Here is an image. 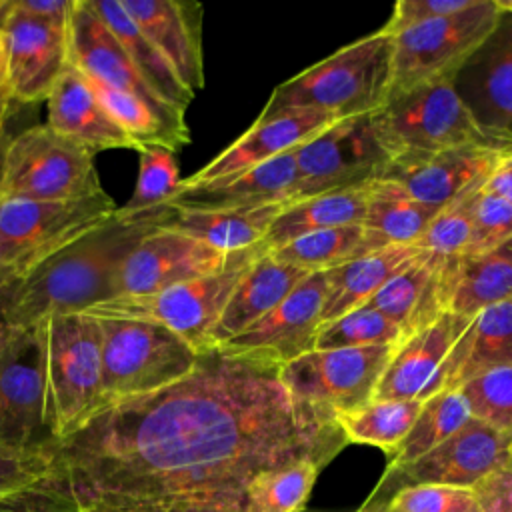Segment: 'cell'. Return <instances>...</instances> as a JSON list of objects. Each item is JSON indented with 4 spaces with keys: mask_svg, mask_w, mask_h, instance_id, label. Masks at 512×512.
Returning <instances> with one entry per match:
<instances>
[{
    "mask_svg": "<svg viewBox=\"0 0 512 512\" xmlns=\"http://www.w3.org/2000/svg\"><path fill=\"white\" fill-rule=\"evenodd\" d=\"M512 436L470 418L458 432L424 456L402 464L386 466L380 482L356 512H380L402 488L436 484L474 488L508 462Z\"/></svg>",
    "mask_w": 512,
    "mask_h": 512,
    "instance_id": "11",
    "label": "cell"
},
{
    "mask_svg": "<svg viewBox=\"0 0 512 512\" xmlns=\"http://www.w3.org/2000/svg\"><path fill=\"white\" fill-rule=\"evenodd\" d=\"M52 466L48 448H4L0 446V496L42 480Z\"/></svg>",
    "mask_w": 512,
    "mask_h": 512,
    "instance_id": "44",
    "label": "cell"
},
{
    "mask_svg": "<svg viewBox=\"0 0 512 512\" xmlns=\"http://www.w3.org/2000/svg\"><path fill=\"white\" fill-rule=\"evenodd\" d=\"M470 418V408L460 390H440L428 396L422 402L412 428L388 456L386 466H402L424 456L458 432Z\"/></svg>",
    "mask_w": 512,
    "mask_h": 512,
    "instance_id": "36",
    "label": "cell"
},
{
    "mask_svg": "<svg viewBox=\"0 0 512 512\" xmlns=\"http://www.w3.org/2000/svg\"><path fill=\"white\" fill-rule=\"evenodd\" d=\"M480 512H512V472L502 468L474 486Z\"/></svg>",
    "mask_w": 512,
    "mask_h": 512,
    "instance_id": "47",
    "label": "cell"
},
{
    "mask_svg": "<svg viewBox=\"0 0 512 512\" xmlns=\"http://www.w3.org/2000/svg\"><path fill=\"white\" fill-rule=\"evenodd\" d=\"M68 26L70 22L54 24L20 14L10 2L0 30L6 46V88L14 104L48 98L68 66Z\"/></svg>",
    "mask_w": 512,
    "mask_h": 512,
    "instance_id": "16",
    "label": "cell"
},
{
    "mask_svg": "<svg viewBox=\"0 0 512 512\" xmlns=\"http://www.w3.org/2000/svg\"><path fill=\"white\" fill-rule=\"evenodd\" d=\"M0 512H58L48 484L38 480L26 488L0 496Z\"/></svg>",
    "mask_w": 512,
    "mask_h": 512,
    "instance_id": "46",
    "label": "cell"
},
{
    "mask_svg": "<svg viewBox=\"0 0 512 512\" xmlns=\"http://www.w3.org/2000/svg\"><path fill=\"white\" fill-rule=\"evenodd\" d=\"M504 468L512 472V446H510V452H508V462H506V466H504Z\"/></svg>",
    "mask_w": 512,
    "mask_h": 512,
    "instance_id": "57",
    "label": "cell"
},
{
    "mask_svg": "<svg viewBox=\"0 0 512 512\" xmlns=\"http://www.w3.org/2000/svg\"><path fill=\"white\" fill-rule=\"evenodd\" d=\"M390 52L392 36L378 28L278 84L258 118L290 110H318L338 118L374 112L386 98Z\"/></svg>",
    "mask_w": 512,
    "mask_h": 512,
    "instance_id": "3",
    "label": "cell"
},
{
    "mask_svg": "<svg viewBox=\"0 0 512 512\" xmlns=\"http://www.w3.org/2000/svg\"><path fill=\"white\" fill-rule=\"evenodd\" d=\"M472 2L474 0H398L382 30L392 36L400 30L428 22L432 18H442L460 12L468 8Z\"/></svg>",
    "mask_w": 512,
    "mask_h": 512,
    "instance_id": "45",
    "label": "cell"
},
{
    "mask_svg": "<svg viewBox=\"0 0 512 512\" xmlns=\"http://www.w3.org/2000/svg\"><path fill=\"white\" fill-rule=\"evenodd\" d=\"M400 342V328L368 304L354 308L334 320L322 322L314 334V350L358 348L374 344L398 346Z\"/></svg>",
    "mask_w": 512,
    "mask_h": 512,
    "instance_id": "39",
    "label": "cell"
},
{
    "mask_svg": "<svg viewBox=\"0 0 512 512\" xmlns=\"http://www.w3.org/2000/svg\"><path fill=\"white\" fill-rule=\"evenodd\" d=\"M230 254L184 232L156 226L120 262L112 278V296L152 294L216 272L228 262Z\"/></svg>",
    "mask_w": 512,
    "mask_h": 512,
    "instance_id": "15",
    "label": "cell"
},
{
    "mask_svg": "<svg viewBox=\"0 0 512 512\" xmlns=\"http://www.w3.org/2000/svg\"><path fill=\"white\" fill-rule=\"evenodd\" d=\"M512 366V298L476 312L438 370L436 390H458L468 380Z\"/></svg>",
    "mask_w": 512,
    "mask_h": 512,
    "instance_id": "25",
    "label": "cell"
},
{
    "mask_svg": "<svg viewBox=\"0 0 512 512\" xmlns=\"http://www.w3.org/2000/svg\"><path fill=\"white\" fill-rule=\"evenodd\" d=\"M96 16L114 34L122 50L132 60L138 74L144 78L152 94L170 110L184 114L194 94L184 88L168 62L140 32L136 22L128 16L120 0H88Z\"/></svg>",
    "mask_w": 512,
    "mask_h": 512,
    "instance_id": "31",
    "label": "cell"
},
{
    "mask_svg": "<svg viewBox=\"0 0 512 512\" xmlns=\"http://www.w3.org/2000/svg\"><path fill=\"white\" fill-rule=\"evenodd\" d=\"M186 90L204 86L202 6L184 0H120Z\"/></svg>",
    "mask_w": 512,
    "mask_h": 512,
    "instance_id": "21",
    "label": "cell"
},
{
    "mask_svg": "<svg viewBox=\"0 0 512 512\" xmlns=\"http://www.w3.org/2000/svg\"><path fill=\"white\" fill-rule=\"evenodd\" d=\"M424 400H370L368 404L336 414L348 444H370L388 456L412 428Z\"/></svg>",
    "mask_w": 512,
    "mask_h": 512,
    "instance_id": "35",
    "label": "cell"
},
{
    "mask_svg": "<svg viewBox=\"0 0 512 512\" xmlns=\"http://www.w3.org/2000/svg\"><path fill=\"white\" fill-rule=\"evenodd\" d=\"M282 364L226 346L158 392L106 406L52 444L58 512H242L252 478L348 444L336 414L292 396Z\"/></svg>",
    "mask_w": 512,
    "mask_h": 512,
    "instance_id": "1",
    "label": "cell"
},
{
    "mask_svg": "<svg viewBox=\"0 0 512 512\" xmlns=\"http://www.w3.org/2000/svg\"><path fill=\"white\" fill-rule=\"evenodd\" d=\"M138 178L132 196L116 208L118 220H136L152 214L174 198L182 182L176 152L160 146L138 150Z\"/></svg>",
    "mask_w": 512,
    "mask_h": 512,
    "instance_id": "38",
    "label": "cell"
},
{
    "mask_svg": "<svg viewBox=\"0 0 512 512\" xmlns=\"http://www.w3.org/2000/svg\"><path fill=\"white\" fill-rule=\"evenodd\" d=\"M284 206L270 204L252 210H186L168 206V216L160 226L184 232L216 250L236 252L262 242Z\"/></svg>",
    "mask_w": 512,
    "mask_h": 512,
    "instance_id": "32",
    "label": "cell"
},
{
    "mask_svg": "<svg viewBox=\"0 0 512 512\" xmlns=\"http://www.w3.org/2000/svg\"><path fill=\"white\" fill-rule=\"evenodd\" d=\"M12 106H14V100L10 98L8 90H2L0 92V134L6 130V122L12 114Z\"/></svg>",
    "mask_w": 512,
    "mask_h": 512,
    "instance_id": "51",
    "label": "cell"
},
{
    "mask_svg": "<svg viewBox=\"0 0 512 512\" xmlns=\"http://www.w3.org/2000/svg\"><path fill=\"white\" fill-rule=\"evenodd\" d=\"M116 208L106 192L60 202L0 198V288L26 280L48 258L110 220Z\"/></svg>",
    "mask_w": 512,
    "mask_h": 512,
    "instance_id": "8",
    "label": "cell"
},
{
    "mask_svg": "<svg viewBox=\"0 0 512 512\" xmlns=\"http://www.w3.org/2000/svg\"><path fill=\"white\" fill-rule=\"evenodd\" d=\"M8 82V68H6V46H4V36L0 30V92L8 90L6 88Z\"/></svg>",
    "mask_w": 512,
    "mask_h": 512,
    "instance_id": "52",
    "label": "cell"
},
{
    "mask_svg": "<svg viewBox=\"0 0 512 512\" xmlns=\"http://www.w3.org/2000/svg\"><path fill=\"white\" fill-rule=\"evenodd\" d=\"M372 122L390 158L468 144L502 148L498 134L478 122L452 80L426 84L386 100L372 112Z\"/></svg>",
    "mask_w": 512,
    "mask_h": 512,
    "instance_id": "9",
    "label": "cell"
},
{
    "mask_svg": "<svg viewBox=\"0 0 512 512\" xmlns=\"http://www.w3.org/2000/svg\"><path fill=\"white\" fill-rule=\"evenodd\" d=\"M498 136H500V138H506V140H512V130H510V132H500Z\"/></svg>",
    "mask_w": 512,
    "mask_h": 512,
    "instance_id": "58",
    "label": "cell"
},
{
    "mask_svg": "<svg viewBox=\"0 0 512 512\" xmlns=\"http://www.w3.org/2000/svg\"><path fill=\"white\" fill-rule=\"evenodd\" d=\"M46 418L54 442L76 432L100 406V324L80 312L38 326Z\"/></svg>",
    "mask_w": 512,
    "mask_h": 512,
    "instance_id": "4",
    "label": "cell"
},
{
    "mask_svg": "<svg viewBox=\"0 0 512 512\" xmlns=\"http://www.w3.org/2000/svg\"><path fill=\"white\" fill-rule=\"evenodd\" d=\"M8 140H10V136H8V132L4 130V132L0 134V170H2V158H4V150H6Z\"/></svg>",
    "mask_w": 512,
    "mask_h": 512,
    "instance_id": "54",
    "label": "cell"
},
{
    "mask_svg": "<svg viewBox=\"0 0 512 512\" xmlns=\"http://www.w3.org/2000/svg\"><path fill=\"white\" fill-rule=\"evenodd\" d=\"M98 324L102 362L98 410L168 388L186 378L198 362L200 350L160 324L138 320H98Z\"/></svg>",
    "mask_w": 512,
    "mask_h": 512,
    "instance_id": "6",
    "label": "cell"
},
{
    "mask_svg": "<svg viewBox=\"0 0 512 512\" xmlns=\"http://www.w3.org/2000/svg\"><path fill=\"white\" fill-rule=\"evenodd\" d=\"M12 8L30 18L54 24H68L74 0H12Z\"/></svg>",
    "mask_w": 512,
    "mask_h": 512,
    "instance_id": "48",
    "label": "cell"
},
{
    "mask_svg": "<svg viewBox=\"0 0 512 512\" xmlns=\"http://www.w3.org/2000/svg\"><path fill=\"white\" fill-rule=\"evenodd\" d=\"M168 206L136 220L112 216L62 248L26 280L6 290L12 330H30L58 314L84 312L112 296V278L134 244L168 216Z\"/></svg>",
    "mask_w": 512,
    "mask_h": 512,
    "instance_id": "2",
    "label": "cell"
},
{
    "mask_svg": "<svg viewBox=\"0 0 512 512\" xmlns=\"http://www.w3.org/2000/svg\"><path fill=\"white\" fill-rule=\"evenodd\" d=\"M484 190L512 204V150H506L500 156L484 182Z\"/></svg>",
    "mask_w": 512,
    "mask_h": 512,
    "instance_id": "49",
    "label": "cell"
},
{
    "mask_svg": "<svg viewBox=\"0 0 512 512\" xmlns=\"http://www.w3.org/2000/svg\"><path fill=\"white\" fill-rule=\"evenodd\" d=\"M336 120L340 118L318 110H290L264 120L256 118V122L226 150L192 176L182 178L180 186H202L246 172L280 154L300 148Z\"/></svg>",
    "mask_w": 512,
    "mask_h": 512,
    "instance_id": "19",
    "label": "cell"
},
{
    "mask_svg": "<svg viewBox=\"0 0 512 512\" xmlns=\"http://www.w3.org/2000/svg\"><path fill=\"white\" fill-rule=\"evenodd\" d=\"M444 260L438 254L422 250L366 302L400 328L402 340L444 312L440 290Z\"/></svg>",
    "mask_w": 512,
    "mask_h": 512,
    "instance_id": "27",
    "label": "cell"
},
{
    "mask_svg": "<svg viewBox=\"0 0 512 512\" xmlns=\"http://www.w3.org/2000/svg\"><path fill=\"white\" fill-rule=\"evenodd\" d=\"M470 318L444 310L434 322L404 338L392 352L374 400H426L436 394L438 370Z\"/></svg>",
    "mask_w": 512,
    "mask_h": 512,
    "instance_id": "20",
    "label": "cell"
},
{
    "mask_svg": "<svg viewBox=\"0 0 512 512\" xmlns=\"http://www.w3.org/2000/svg\"><path fill=\"white\" fill-rule=\"evenodd\" d=\"M498 22L500 10L494 0H474L460 12L392 34L384 102L426 84L454 82Z\"/></svg>",
    "mask_w": 512,
    "mask_h": 512,
    "instance_id": "7",
    "label": "cell"
},
{
    "mask_svg": "<svg viewBox=\"0 0 512 512\" xmlns=\"http://www.w3.org/2000/svg\"><path fill=\"white\" fill-rule=\"evenodd\" d=\"M366 198L368 182L294 200L276 214L266 236L262 238V246L270 252L310 232L362 224L366 214Z\"/></svg>",
    "mask_w": 512,
    "mask_h": 512,
    "instance_id": "30",
    "label": "cell"
},
{
    "mask_svg": "<svg viewBox=\"0 0 512 512\" xmlns=\"http://www.w3.org/2000/svg\"><path fill=\"white\" fill-rule=\"evenodd\" d=\"M48 120L46 126L56 134L84 146L92 154L102 150H136L130 140L108 116L86 78L74 68L66 66L46 98Z\"/></svg>",
    "mask_w": 512,
    "mask_h": 512,
    "instance_id": "24",
    "label": "cell"
},
{
    "mask_svg": "<svg viewBox=\"0 0 512 512\" xmlns=\"http://www.w3.org/2000/svg\"><path fill=\"white\" fill-rule=\"evenodd\" d=\"M420 252L422 250L418 246L390 244L368 256L326 270V296L320 312V324L364 306L406 262Z\"/></svg>",
    "mask_w": 512,
    "mask_h": 512,
    "instance_id": "29",
    "label": "cell"
},
{
    "mask_svg": "<svg viewBox=\"0 0 512 512\" xmlns=\"http://www.w3.org/2000/svg\"><path fill=\"white\" fill-rule=\"evenodd\" d=\"M468 78L458 90L478 122L494 132L512 130V14H500L492 36L456 78Z\"/></svg>",
    "mask_w": 512,
    "mask_h": 512,
    "instance_id": "23",
    "label": "cell"
},
{
    "mask_svg": "<svg viewBox=\"0 0 512 512\" xmlns=\"http://www.w3.org/2000/svg\"><path fill=\"white\" fill-rule=\"evenodd\" d=\"M10 2H12V0H0V26H2V22H4V16H6L8 8H10Z\"/></svg>",
    "mask_w": 512,
    "mask_h": 512,
    "instance_id": "55",
    "label": "cell"
},
{
    "mask_svg": "<svg viewBox=\"0 0 512 512\" xmlns=\"http://www.w3.org/2000/svg\"><path fill=\"white\" fill-rule=\"evenodd\" d=\"M104 192L94 154L46 124L10 136L0 170L2 200L60 202Z\"/></svg>",
    "mask_w": 512,
    "mask_h": 512,
    "instance_id": "10",
    "label": "cell"
},
{
    "mask_svg": "<svg viewBox=\"0 0 512 512\" xmlns=\"http://www.w3.org/2000/svg\"><path fill=\"white\" fill-rule=\"evenodd\" d=\"M12 334H14V330L10 328V324L6 320V290L0 288V356L6 350Z\"/></svg>",
    "mask_w": 512,
    "mask_h": 512,
    "instance_id": "50",
    "label": "cell"
},
{
    "mask_svg": "<svg viewBox=\"0 0 512 512\" xmlns=\"http://www.w3.org/2000/svg\"><path fill=\"white\" fill-rule=\"evenodd\" d=\"M268 252L262 242L236 250L228 262L210 274L174 284L152 294H124L102 300L80 314L96 320H138L160 324L196 350L210 346V334L220 320L236 284L254 258Z\"/></svg>",
    "mask_w": 512,
    "mask_h": 512,
    "instance_id": "5",
    "label": "cell"
},
{
    "mask_svg": "<svg viewBox=\"0 0 512 512\" xmlns=\"http://www.w3.org/2000/svg\"><path fill=\"white\" fill-rule=\"evenodd\" d=\"M472 418L512 436V366L488 370L458 388Z\"/></svg>",
    "mask_w": 512,
    "mask_h": 512,
    "instance_id": "41",
    "label": "cell"
},
{
    "mask_svg": "<svg viewBox=\"0 0 512 512\" xmlns=\"http://www.w3.org/2000/svg\"><path fill=\"white\" fill-rule=\"evenodd\" d=\"M294 158L298 168L294 200L366 184L392 160L374 130L372 112L332 122L296 148Z\"/></svg>",
    "mask_w": 512,
    "mask_h": 512,
    "instance_id": "12",
    "label": "cell"
},
{
    "mask_svg": "<svg viewBox=\"0 0 512 512\" xmlns=\"http://www.w3.org/2000/svg\"><path fill=\"white\" fill-rule=\"evenodd\" d=\"M396 346L310 350L280 368L286 390L334 414L360 408L374 400L376 384Z\"/></svg>",
    "mask_w": 512,
    "mask_h": 512,
    "instance_id": "13",
    "label": "cell"
},
{
    "mask_svg": "<svg viewBox=\"0 0 512 512\" xmlns=\"http://www.w3.org/2000/svg\"><path fill=\"white\" fill-rule=\"evenodd\" d=\"M484 182L486 180L472 184L452 202L442 206L428 224V228L424 230V234L420 236V240L416 242V246L442 258L462 256L470 244L474 210L478 196L484 188Z\"/></svg>",
    "mask_w": 512,
    "mask_h": 512,
    "instance_id": "40",
    "label": "cell"
},
{
    "mask_svg": "<svg viewBox=\"0 0 512 512\" xmlns=\"http://www.w3.org/2000/svg\"><path fill=\"white\" fill-rule=\"evenodd\" d=\"M324 296V272H312L278 306L220 346L234 352L264 354L284 366L314 350V334L320 326Z\"/></svg>",
    "mask_w": 512,
    "mask_h": 512,
    "instance_id": "18",
    "label": "cell"
},
{
    "mask_svg": "<svg viewBox=\"0 0 512 512\" xmlns=\"http://www.w3.org/2000/svg\"><path fill=\"white\" fill-rule=\"evenodd\" d=\"M308 274L276 260L270 252L250 262L236 284L220 320L210 334V346H220L278 306Z\"/></svg>",
    "mask_w": 512,
    "mask_h": 512,
    "instance_id": "28",
    "label": "cell"
},
{
    "mask_svg": "<svg viewBox=\"0 0 512 512\" xmlns=\"http://www.w3.org/2000/svg\"><path fill=\"white\" fill-rule=\"evenodd\" d=\"M294 152L280 154L224 180L202 186H178L168 206L186 210H252L294 202L298 182Z\"/></svg>",
    "mask_w": 512,
    "mask_h": 512,
    "instance_id": "22",
    "label": "cell"
},
{
    "mask_svg": "<svg viewBox=\"0 0 512 512\" xmlns=\"http://www.w3.org/2000/svg\"><path fill=\"white\" fill-rule=\"evenodd\" d=\"M54 444L44 400L38 328L14 330L0 356V446L48 448Z\"/></svg>",
    "mask_w": 512,
    "mask_h": 512,
    "instance_id": "14",
    "label": "cell"
},
{
    "mask_svg": "<svg viewBox=\"0 0 512 512\" xmlns=\"http://www.w3.org/2000/svg\"><path fill=\"white\" fill-rule=\"evenodd\" d=\"M440 208L416 200L400 184L384 178L368 182L366 214L362 226L388 244L416 246Z\"/></svg>",
    "mask_w": 512,
    "mask_h": 512,
    "instance_id": "34",
    "label": "cell"
},
{
    "mask_svg": "<svg viewBox=\"0 0 512 512\" xmlns=\"http://www.w3.org/2000/svg\"><path fill=\"white\" fill-rule=\"evenodd\" d=\"M324 464L298 460L270 468L252 478L242 512H300Z\"/></svg>",
    "mask_w": 512,
    "mask_h": 512,
    "instance_id": "37",
    "label": "cell"
},
{
    "mask_svg": "<svg viewBox=\"0 0 512 512\" xmlns=\"http://www.w3.org/2000/svg\"><path fill=\"white\" fill-rule=\"evenodd\" d=\"M510 238H512V204L482 188L476 202V210H474L470 244L462 256L484 254L504 244Z\"/></svg>",
    "mask_w": 512,
    "mask_h": 512,
    "instance_id": "43",
    "label": "cell"
},
{
    "mask_svg": "<svg viewBox=\"0 0 512 512\" xmlns=\"http://www.w3.org/2000/svg\"><path fill=\"white\" fill-rule=\"evenodd\" d=\"M504 152L496 146L468 144L432 154L398 156L378 178L392 180L416 200L442 208L472 184L486 180Z\"/></svg>",
    "mask_w": 512,
    "mask_h": 512,
    "instance_id": "17",
    "label": "cell"
},
{
    "mask_svg": "<svg viewBox=\"0 0 512 512\" xmlns=\"http://www.w3.org/2000/svg\"><path fill=\"white\" fill-rule=\"evenodd\" d=\"M384 246L390 244L366 226L350 224L304 234L270 250V254L276 260L306 272H326L350 260L368 256Z\"/></svg>",
    "mask_w": 512,
    "mask_h": 512,
    "instance_id": "33",
    "label": "cell"
},
{
    "mask_svg": "<svg viewBox=\"0 0 512 512\" xmlns=\"http://www.w3.org/2000/svg\"><path fill=\"white\" fill-rule=\"evenodd\" d=\"M380 512H480L474 488L420 484L398 490Z\"/></svg>",
    "mask_w": 512,
    "mask_h": 512,
    "instance_id": "42",
    "label": "cell"
},
{
    "mask_svg": "<svg viewBox=\"0 0 512 512\" xmlns=\"http://www.w3.org/2000/svg\"><path fill=\"white\" fill-rule=\"evenodd\" d=\"M442 306L458 316L476 312L512 298V238L478 254L446 258L440 276Z\"/></svg>",
    "mask_w": 512,
    "mask_h": 512,
    "instance_id": "26",
    "label": "cell"
},
{
    "mask_svg": "<svg viewBox=\"0 0 512 512\" xmlns=\"http://www.w3.org/2000/svg\"><path fill=\"white\" fill-rule=\"evenodd\" d=\"M500 14H512V0H494Z\"/></svg>",
    "mask_w": 512,
    "mask_h": 512,
    "instance_id": "53",
    "label": "cell"
},
{
    "mask_svg": "<svg viewBox=\"0 0 512 512\" xmlns=\"http://www.w3.org/2000/svg\"><path fill=\"white\" fill-rule=\"evenodd\" d=\"M500 144L504 150H512V140H506V138H500Z\"/></svg>",
    "mask_w": 512,
    "mask_h": 512,
    "instance_id": "56",
    "label": "cell"
}]
</instances>
